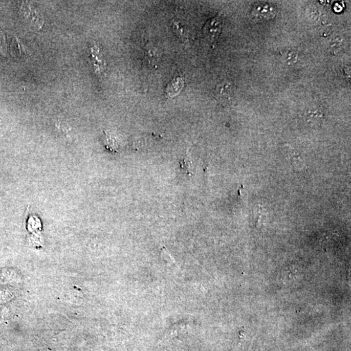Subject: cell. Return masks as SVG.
<instances>
[{
	"label": "cell",
	"instance_id": "obj_1",
	"mask_svg": "<svg viewBox=\"0 0 351 351\" xmlns=\"http://www.w3.org/2000/svg\"><path fill=\"white\" fill-rule=\"evenodd\" d=\"M221 29H222V20L218 16H216L207 21L205 26H204V35L211 44H213L217 41L220 37Z\"/></svg>",
	"mask_w": 351,
	"mask_h": 351
},
{
	"label": "cell",
	"instance_id": "obj_2",
	"mask_svg": "<svg viewBox=\"0 0 351 351\" xmlns=\"http://www.w3.org/2000/svg\"><path fill=\"white\" fill-rule=\"evenodd\" d=\"M252 15L256 20L268 21L275 17V7L269 3H260L254 6L252 11Z\"/></svg>",
	"mask_w": 351,
	"mask_h": 351
},
{
	"label": "cell",
	"instance_id": "obj_3",
	"mask_svg": "<svg viewBox=\"0 0 351 351\" xmlns=\"http://www.w3.org/2000/svg\"><path fill=\"white\" fill-rule=\"evenodd\" d=\"M234 86L228 82L218 84L215 88V97L218 102L227 103L232 100L234 94Z\"/></svg>",
	"mask_w": 351,
	"mask_h": 351
},
{
	"label": "cell",
	"instance_id": "obj_4",
	"mask_svg": "<svg viewBox=\"0 0 351 351\" xmlns=\"http://www.w3.org/2000/svg\"><path fill=\"white\" fill-rule=\"evenodd\" d=\"M306 121L310 124H316L323 119V113L316 107H310L304 113Z\"/></svg>",
	"mask_w": 351,
	"mask_h": 351
},
{
	"label": "cell",
	"instance_id": "obj_5",
	"mask_svg": "<svg viewBox=\"0 0 351 351\" xmlns=\"http://www.w3.org/2000/svg\"><path fill=\"white\" fill-rule=\"evenodd\" d=\"M184 85V82L182 78H175L166 88V93L169 97H174L180 92Z\"/></svg>",
	"mask_w": 351,
	"mask_h": 351
},
{
	"label": "cell",
	"instance_id": "obj_6",
	"mask_svg": "<svg viewBox=\"0 0 351 351\" xmlns=\"http://www.w3.org/2000/svg\"><path fill=\"white\" fill-rule=\"evenodd\" d=\"M282 58L283 61L288 65H293L296 63L298 60V55L296 52L291 49H285L282 51Z\"/></svg>",
	"mask_w": 351,
	"mask_h": 351
},
{
	"label": "cell",
	"instance_id": "obj_7",
	"mask_svg": "<svg viewBox=\"0 0 351 351\" xmlns=\"http://www.w3.org/2000/svg\"><path fill=\"white\" fill-rule=\"evenodd\" d=\"M180 167L186 172L187 174L193 175V162L190 156H187V158L183 159L180 161Z\"/></svg>",
	"mask_w": 351,
	"mask_h": 351
},
{
	"label": "cell",
	"instance_id": "obj_8",
	"mask_svg": "<svg viewBox=\"0 0 351 351\" xmlns=\"http://www.w3.org/2000/svg\"><path fill=\"white\" fill-rule=\"evenodd\" d=\"M331 50L334 54H337L341 51L343 47V39L341 37L334 38L331 43Z\"/></svg>",
	"mask_w": 351,
	"mask_h": 351
},
{
	"label": "cell",
	"instance_id": "obj_9",
	"mask_svg": "<svg viewBox=\"0 0 351 351\" xmlns=\"http://www.w3.org/2000/svg\"><path fill=\"white\" fill-rule=\"evenodd\" d=\"M288 155L289 156L291 162H292L293 165L300 166L302 164L303 158L300 153L298 152L297 151L290 150L288 151Z\"/></svg>",
	"mask_w": 351,
	"mask_h": 351
},
{
	"label": "cell",
	"instance_id": "obj_10",
	"mask_svg": "<svg viewBox=\"0 0 351 351\" xmlns=\"http://www.w3.org/2000/svg\"><path fill=\"white\" fill-rule=\"evenodd\" d=\"M172 27L178 37L182 40L186 39L187 38L186 35L185 34L184 28L182 27V26H180V23L174 21L172 24Z\"/></svg>",
	"mask_w": 351,
	"mask_h": 351
},
{
	"label": "cell",
	"instance_id": "obj_11",
	"mask_svg": "<svg viewBox=\"0 0 351 351\" xmlns=\"http://www.w3.org/2000/svg\"><path fill=\"white\" fill-rule=\"evenodd\" d=\"M105 143L107 149L112 151H117V145L116 141H115L114 138H113L112 137L109 136V135L106 134H105Z\"/></svg>",
	"mask_w": 351,
	"mask_h": 351
},
{
	"label": "cell",
	"instance_id": "obj_12",
	"mask_svg": "<svg viewBox=\"0 0 351 351\" xmlns=\"http://www.w3.org/2000/svg\"><path fill=\"white\" fill-rule=\"evenodd\" d=\"M7 52V45L6 37L4 34L0 33V57L6 56Z\"/></svg>",
	"mask_w": 351,
	"mask_h": 351
}]
</instances>
